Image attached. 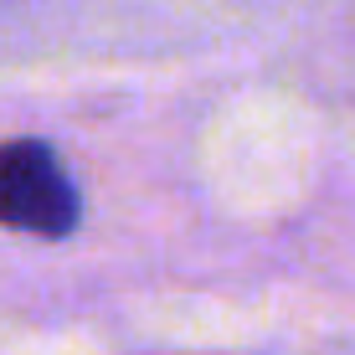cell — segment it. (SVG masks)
I'll use <instances>...</instances> for the list:
<instances>
[{
    "mask_svg": "<svg viewBox=\"0 0 355 355\" xmlns=\"http://www.w3.org/2000/svg\"><path fill=\"white\" fill-rule=\"evenodd\" d=\"M83 222V196L46 139H0V227L21 237H72Z\"/></svg>",
    "mask_w": 355,
    "mask_h": 355,
    "instance_id": "6da1fadb",
    "label": "cell"
}]
</instances>
